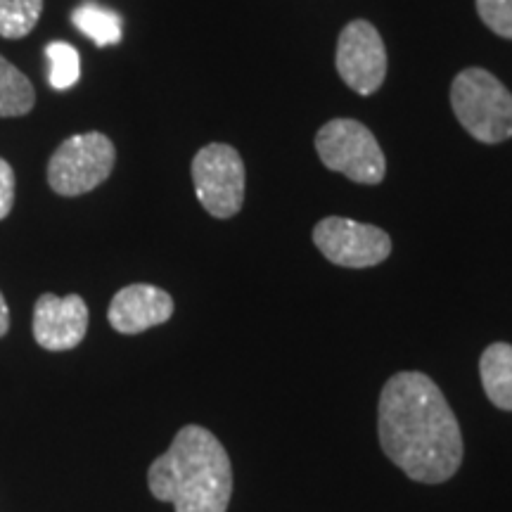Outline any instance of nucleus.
Returning a JSON list of instances; mask_svg holds the SVG:
<instances>
[{
    "mask_svg": "<svg viewBox=\"0 0 512 512\" xmlns=\"http://www.w3.org/2000/svg\"><path fill=\"white\" fill-rule=\"evenodd\" d=\"M384 456L413 482H448L463 463V437L441 389L422 373H396L384 384L377 418Z\"/></svg>",
    "mask_w": 512,
    "mask_h": 512,
    "instance_id": "obj_1",
    "label": "nucleus"
},
{
    "mask_svg": "<svg viewBox=\"0 0 512 512\" xmlns=\"http://www.w3.org/2000/svg\"><path fill=\"white\" fill-rule=\"evenodd\" d=\"M152 496L176 512H226L233 496V467L209 430L185 425L147 472Z\"/></svg>",
    "mask_w": 512,
    "mask_h": 512,
    "instance_id": "obj_2",
    "label": "nucleus"
},
{
    "mask_svg": "<svg viewBox=\"0 0 512 512\" xmlns=\"http://www.w3.org/2000/svg\"><path fill=\"white\" fill-rule=\"evenodd\" d=\"M451 107L479 143L496 145L512 138V95L486 69L470 67L453 79Z\"/></svg>",
    "mask_w": 512,
    "mask_h": 512,
    "instance_id": "obj_3",
    "label": "nucleus"
},
{
    "mask_svg": "<svg viewBox=\"0 0 512 512\" xmlns=\"http://www.w3.org/2000/svg\"><path fill=\"white\" fill-rule=\"evenodd\" d=\"M316 152L330 171L361 185H377L387 174V159L368 126L356 119H332L316 133Z\"/></svg>",
    "mask_w": 512,
    "mask_h": 512,
    "instance_id": "obj_4",
    "label": "nucleus"
},
{
    "mask_svg": "<svg viewBox=\"0 0 512 512\" xmlns=\"http://www.w3.org/2000/svg\"><path fill=\"white\" fill-rule=\"evenodd\" d=\"M117 150L105 133L91 131L67 138L48 162V183L57 195L79 197L110 178Z\"/></svg>",
    "mask_w": 512,
    "mask_h": 512,
    "instance_id": "obj_5",
    "label": "nucleus"
},
{
    "mask_svg": "<svg viewBox=\"0 0 512 512\" xmlns=\"http://www.w3.org/2000/svg\"><path fill=\"white\" fill-rule=\"evenodd\" d=\"M197 200L214 219H230L245 202V162L235 147L204 145L192 159Z\"/></svg>",
    "mask_w": 512,
    "mask_h": 512,
    "instance_id": "obj_6",
    "label": "nucleus"
},
{
    "mask_svg": "<svg viewBox=\"0 0 512 512\" xmlns=\"http://www.w3.org/2000/svg\"><path fill=\"white\" fill-rule=\"evenodd\" d=\"M313 242L325 259L344 268H373L392 254V238L382 228L342 216H328L313 228Z\"/></svg>",
    "mask_w": 512,
    "mask_h": 512,
    "instance_id": "obj_7",
    "label": "nucleus"
},
{
    "mask_svg": "<svg viewBox=\"0 0 512 512\" xmlns=\"http://www.w3.org/2000/svg\"><path fill=\"white\" fill-rule=\"evenodd\" d=\"M337 72L358 95H373L384 83L387 50L382 36L366 19H354L339 34Z\"/></svg>",
    "mask_w": 512,
    "mask_h": 512,
    "instance_id": "obj_8",
    "label": "nucleus"
},
{
    "mask_svg": "<svg viewBox=\"0 0 512 512\" xmlns=\"http://www.w3.org/2000/svg\"><path fill=\"white\" fill-rule=\"evenodd\" d=\"M88 330V306L79 294H41L34 306V339L48 351L79 347Z\"/></svg>",
    "mask_w": 512,
    "mask_h": 512,
    "instance_id": "obj_9",
    "label": "nucleus"
},
{
    "mask_svg": "<svg viewBox=\"0 0 512 512\" xmlns=\"http://www.w3.org/2000/svg\"><path fill=\"white\" fill-rule=\"evenodd\" d=\"M174 316V299L162 287L136 283L114 294L110 311V325L121 335H140L157 328Z\"/></svg>",
    "mask_w": 512,
    "mask_h": 512,
    "instance_id": "obj_10",
    "label": "nucleus"
},
{
    "mask_svg": "<svg viewBox=\"0 0 512 512\" xmlns=\"http://www.w3.org/2000/svg\"><path fill=\"white\" fill-rule=\"evenodd\" d=\"M484 392L489 401L501 411H512V347L496 342L484 349L479 361Z\"/></svg>",
    "mask_w": 512,
    "mask_h": 512,
    "instance_id": "obj_11",
    "label": "nucleus"
},
{
    "mask_svg": "<svg viewBox=\"0 0 512 512\" xmlns=\"http://www.w3.org/2000/svg\"><path fill=\"white\" fill-rule=\"evenodd\" d=\"M36 91L34 83L22 74L15 64L0 55V119L24 117L34 110Z\"/></svg>",
    "mask_w": 512,
    "mask_h": 512,
    "instance_id": "obj_12",
    "label": "nucleus"
},
{
    "mask_svg": "<svg viewBox=\"0 0 512 512\" xmlns=\"http://www.w3.org/2000/svg\"><path fill=\"white\" fill-rule=\"evenodd\" d=\"M74 27L83 31L98 48L121 43V17L98 3H83L72 12Z\"/></svg>",
    "mask_w": 512,
    "mask_h": 512,
    "instance_id": "obj_13",
    "label": "nucleus"
},
{
    "mask_svg": "<svg viewBox=\"0 0 512 512\" xmlns=\"http://www.w3.org/2000/svg\"><path fill=\"white\" fill-rule=\"evenodd\" d=\"M43 15V0H0V36H29Z\"/></svg>",
    "mask_w": 512,
    "mask_h": 512,
    "instance_id": "obj_14",
    "label": "nucleus"
},
{
    "mask_svg": "<svg viewBox=\"0 0 512 512\" xmlns=\"http://www.w3.org/2000/svg\"><path fill=\"white\" fill-rule=\"evenodd\" d=\"M46 57L50 62L48 79L55 91H67V88H72L74 83L79 81L81 57H79V50L74 46H69V43H62V41L48 43Z\"/></svg>",
    "mask_w": 512,
    "mask_h": 512,
    "instance_id": "obj_15",
    "label": "nucleus"
},
{
    "mask_svg": "<svg viewBox=\"0 0 512 512\" xmlns=\"http://www.w3.org/2000/svg\"><path fill=\"white\" fill-rule=\"evenodd\" d=\"M477 12L494 34L512 38V0H477Z\"/></svg>",
    "mask_w": 512,
    "mask_h": 512,
    "instance_id": "obj_16",
    "label": "nucleus"
},
{
    "mask_svg": "<svg viewBox=\"0 0 512 512\" xmlns=\"http://www.w3.org/2000/svg\"><path fill=\"white\" fill-rule=\"evenodd\" d=\"M15 207V171L0 157V221Z\"/></svg>",
    "mask_w": 512,
    "mask_h": 512,
    "instance_id": "obj_17",
    "label": "nucleus"
},
{
    "mask_svg": "<svg viewBox=\"0 0 512 512\" xmlns=\"http://www.w3.org/2000/svg\"><path fill=\"white\" fill-rule=\"evenodd\" d=\"M8 330H10V309L8 304H5V297L0 294V337L8 335Z\"/></svg>",
    "mask_w": 512,
    "mask_h": 512,
    "instance_id": "obj_18",
    "label": "nucleus"
}]
</instances>
